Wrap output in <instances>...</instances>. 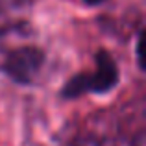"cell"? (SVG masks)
Returning <instances> with one entry per match:
<instances>
[{
	"mask_svg": "<svg viewBox=\"0 0 146 146\" xmlns=\"http://www.w3.org/2000/svg\"><path fill=\"white\" fill-rule=\"evenodd\" d=\"M118 83V68L115 65L113 57L106 52L100 50L96 54V70L93 74H76L67 82L63 87V96L65 98H78L87 93H96L104 94L111 91Z\"/></svg>",
	"mask_w": 146,
	"mask_h": 146,
	"instance_id": "cell-1",
	"label": "cell"
},
{
	"mask_svg": "<svg viewBox=\"0 0 146 146\" xmlns=\"http://www.w3.org/2000/svg\"><path fill=\"white\" fill-rule=\"evenodd\" d=\"M43 63H44L43 50L35 46H22L19 50H13L7 56L6 63H4V72L13 82L26 85V83H32L35 80Z\"/></svg>",
	"mask_w": 146,
	"mask_h": 146,
	"instance_id": "cell-2",
	"label": "cell"
},
{
	"mask_svg": "<svg viewBox=\"0 0 146 146\" xmlns=\"http://www.w3.org/2000/svg\"><path fill=\"white\" fill-rule=\"evenodd\" d=\"M143 33L139 35V41H137V57H139V65L141 68H143Z\"/></svg>",
	"mask_w": 146,
	"mask_h": 146,
	"instance_id": "cell-3",
	"label": "cell"
},
{
	"mask_svg": "<svg viewBox=\"0 0 146 146\" xmlns=\"http://www.w3.org/2000/svg\"><path fill=\"white\" fill-rule=\"evenodd\" d=\"M85 4H89V6H96V4H100V2H104V0H83Z\"/></svg>",
	"mask_w": 146,
	"mask_h": 146,
	"instance_id": "cell-4",
	"label": "cell"
}]
</instances>
